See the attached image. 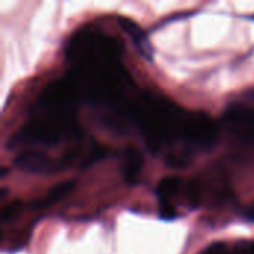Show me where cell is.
I'll return each mask as SVG.
<instances>
[{"mask_svg":"<svg viewBox=\"0 0 254 254\" xmlns=\"http://www.w3.org/2000/svg\"><path fill=\"white\" fill-rule=\"evenodd\" d=\"M186 112L164 97L146 94L132 104V121L141 129L152 152L180 138Z\"/></svg>","mask_w":254,"mask_h":254,"instance_id":"cell-1","label":"cell"},{"mask_svg":"<svg viewBox=\"0 0 254 254\" xmlns=\"http://www.w3.org/2000/svg\"><path fill=\"white\" fill-rule=\"evenodd\" d=\"M77 127L74 118H58L43 115L24 125L10 140V146L22 144H43L54 146L63 140L77 135Z\"/></svg>","mask_w":254,"mask_h":254,"instance_id":"cell-2","label":"cell"},{"mask_svg":"<svg viewBox=\"0 0 254 254\" xmlns=\"http://www.w3.org/2000/svg\"><path fill=\"white\" fill-rule=\"evenodd\" d=\"M180 138L193 150H208L217 140V125L205 113L186 112Z\"/></svg>","mask_w":254,"mask_h":254,"instance_id":"cell-3","label":"cell"},{"mask_svg":"<svg viewBox=\"0 0 254 254\" xmlns=\"http://www.w3.org/2000/svg\"><path fill=\"white\" fill-rule=\"evenodd\" d=\"M226 129L241 141H254V110L244 104H231L223 113Z\"/></svg>","mask_w":254,"mask_h":254,"instance_id":"cell-4","label":"cell"},{"mask_svg":"<svg viewBox=\"0 0 254 254\" xmlns=\"http://www.w3.org/2000/svg\"><path fill=\"white\" fill-rule=\"evenodd\" d=\"M13 162H15V167L19 168L21 171L40 174V176L60 173L64 170V167L68 165L67 161H58L43 152H36V150L22 152L21 155L15 158Z\"/></svg>","mask_w":254,"mask_h":254,"instance_id":"cell-5","label":"cell"},{"mask_svg":"<svg viewBox=\"0 0 254 254\" xmlns=\"http://www.w3.org/2000/svg\"><path fill=\"white\" fill-rule=\"evenodd\" d=\"M119 24H121L122 30L128 34L131 42L134 43L138 54L150 61L153 58V48H152V45L149 42V37H147L146 31L135 21H132L129 18H119Z\"/></svg>","mask_w":254,"mask_h":254,"instance_id":"cell-6","label":"cell"},{"mask_svg":"<svg viewBox=\"0 0 254 254\" xmlns=\"http://www.w3.org/2000/svg\"><path fill=\"white\" fill-rule=\"evenodd\" d=\"M143 164H144V158L141 155V152L132 146H128L124 150V156H122V173L124 177L128 183L134 185L143 170Z\"/></svg>","mask_w":254,"mask_h":254,"instance_id":"cell-7","label":"cell"},{"mask_svg":"<svg viewBox=\"0 0 254 254\" xmlns=\"http://www.w3.org/2000/svg\"><path fill=\"white\" fill-rule=\"evenodd\" d=\"M74 189V183L73 182H61L58 185H55L40 201H37L34 204V207L37 208H45L49 205H54L57 202H60L61 199H64L68 193H71V190Z\"/></svg>","mask_w":254,"mask_h":254,"instance_id":"cell-8","label":"cell"},{"mask_svg":"<svg viewBox=\"0 0 254 254\" xmlns=\"http://www.w3.org/2000/svg\"><path fill=\"white\" fill-rule=\"evenodd\" d=\"M182 188V180L179 177H165L158 183L156 196L161 204H170V201L179 193Z\"/></svg>","mask_w":254,"mask_h":254,"instance_id":"cell-9","label":"cell"},{"mask_svg":"<svg viewBox=\"0 0 254 254\" xmlns=\"http://www.w3.org/2000/svg\"><path fill=\"white\" fill-rule=\"evenodd\" d=\"M22 211V204L21 202H12L10 205H7L6 208H3L1 211V220L3 222H10L13 219H16Z\"/></svg>","mask_w":254,"mask_h":254,"instance_id":"cell-10","label":"cell"},{"mask_svg":"<svg viewBox=\"0 0 254 254\" xmlns=\"http://www.w3.org/2000/svg\"><path fill=\"white\" fill-rule=\"evenodd\" d=\"M201 254H232L229 252L228 246L223 244V243H216V244H211L210 247H207Z\"/></svg>","mask_w":254,"mask_h":254,"instance_id":"cell-11","label":"cell"},{"mask_svg":"<svg viewBox=\"0 0 254 254\" xmlns=\"http://www.w3.org/2000/svg\"><path fill=\"white\" fill-rule=\"evenodd\" d=\"M243 216H244L247 220H252V222H254V202L253 204H250V205L243 211Z\"/></svg>","mask_w":254,"mask_h":254,"instance_id":"cell-12","label":"cell"}]
</instances>
